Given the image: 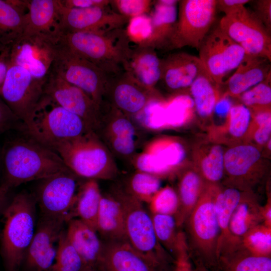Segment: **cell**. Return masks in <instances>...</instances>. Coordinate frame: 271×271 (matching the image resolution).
<instances>
[{
	"mask_svg": "<svg viewBox=\"0 0 271 271\" xmlns=\"http://www.w3.org/2000/svg\"><path fill=\"white\" fill-rule=\"evenodd\" d=\"M22 132V136L8 141L1 149L3 180L0 186L8 191L69 170L55 152Z\"/></svg>",
	"mask_w": 271,
	"mask_h": 271,
	"instance_id": "1",
	"label": "cell"
},
{
	"mask_svg": "<svg viewBox=\"0 0 271 271\" xmlns=\"http://www.w3.org/2000/svg\"><path fill=\"white\" fill-rule=\"evenodd\" d=\"M36 199L22 192L4 207L0 226V253L5 271H20L36 230Z\"/></svg>",
	"mask_w": 271,
	"mask_h": 271,
	"instance_id": "2",
	"label": "cell"
},
{
	"mask_svg": "<svg viewBox=\"0 0 271 271\" xmlns=\"http://www.w3.org/2000/svg\"><path fill=\"white\" fill-rule=\"evenodd\" d=\"M51 40L91 62L109 76L123 72L132 50L126 30L122 28L105 33H58Z\"/></svg>",
	"mask_w": 271,
	"mask_h": 271,
	"instance_id": "3",
	"label": "cell"
},
{
	"mask_svg": "<svg viewBox=\"0 0 271 271\" xmlns=\"http://www.w3.org/2000/svg\"><path fill=\"white\" fill-rule=\"evenodd\" d=\"M218 188L206 185L182 226L191 260L211 271L216 270L219 257L220 231L215 208Z\"/></svg>",
	"mask_w": 271,
	"mask_h": 271,
	"instance_id": "4",
	"label": "cell"
},
{
	"mask_svg": "<svg viewBox=\"0 0 271 271\" xmlns=\"http://www.w3.org/2000/svg\"><path fill=\"white\" fill-rule=\"evenodd\" d=\"M51 150L81 178L112 180L119 174L115 159L93 130L62 141Z\"/></svg>",
	"mask_w": 271,
	"mask_h": 271,
	"instance_id": "5",
	"label": "cell"
},
{
	"mask_svg": "<svg viewBox=\"0 0 271 271\" xmlns=\"http://www.w3.org/2000/svg\"><path fill=\"white\" fill-rule=\"evenodd\" d=\"M110 193L121 206L126 239L131 246L154 269L174 265L175 260L159 242L151 213L143 203L119 184L113 185Z\"/></svg>",
	"mask_w": 271,
	"mask_h": 271,
	"instance_id": "6",
	"label": "cell"
},
{
	"mask_svg": "<svg viewBox=\"0 0 271 271\" xmlns=\"http://www.w3.org/2000/svg\"><path fill=\"white\" fill-rule=\"evenodd\" d=\"M23 131L51 149L56 144L92 130L80 117L43 94L22 122Z\"/></svg>",
	"mask_w": 271,
	"mask_h": 271,
	"instance_id": "7",
	"label": "cell"
},
{
	"mask_svg": "<svg viewBox=\"0 0 271 271\" xmlns=\"http://www.w3.org/2000/svg\"><path fill=\"white\" fill-rule=\"evenodd\" d=\"M94 131L114 158L129 165L146 143L143 130L133 118L104 102Z\"/></svg>",
	"mask_w": 271,
	"mask_h": 271,
	"instance_id": "8",
	"label": "cell"
},
{
	"mask_svg": "<svg viewBox=\"0 0 271 271\" xmlns=\"http://www.w3.org/2000/svg\"><path fill=\"white\" fill-rule=\"evenodd\" d=\"M53 43L55 57L50 70L80 88L101 107L110 76L68 48Z\"/></svg>",
	"mask_w": 271,
	"mask_h": 271,
	"instance_id": "9",
	"label": "cell"
},
{
	"mask_svg": "<svg viewBox=\"0 0 271 271\" xmlns=\"http://www.w3.org/2000/svg\"><path fill=\"white\" fill-rule=\"evenodd\" d=\"M178 4L177 22L167 50L188 46L198 50L214 22L216 0H181Z\"/></svg>",
	"mask_w": 271,
	"mask_h": 271,
	"instance_id": "10",
	"label": "cell"
},
{
	"mask_svg": "<svg viewBox=\"0 0 271 271\" xmlns=\"http://www.w3.org/2000/svg\"><path fill=\"white\" fill-rule=\"evenodd\" d=\"M218 25L247 55L271 62V35L252 10L245 6L224 15Z\"/></svg>",
	"mask_w": 271,
	"mask_h": 271,
	"instance_id": "11",
	"label": "cell"
},
{
	"mask_svg": "<svg viewBox=\"0 0 271 271\" xmlns=\"http://www.w3.org/2000/svg\"><path fill=\"white\" fill-rule=\"evenodd\" d=\"M199 58L207 72L219 86L235 70L246 54L218 25L211 29L199 49Z\"/></svg>",
	"mask_w": 271,
	"mask_h": 271,
	"instance_id": "12",
	"label": "cell"
},
{
	"mask_svg": "<svg viewBox=\"0 0 271 271\" xmlns=\"http://www.w3.org/2000/svg\"><path fill=\"white\" fill-rule=\"evenodd\" d=\"M70 170L41 180L36 201L42 216L68 221L82 183Z\"/></svg>",
	"mask_w": 271,
	"mask_h": 271,
	"instance_id": "13",
	"label": "cell"
},
{
	"mask_svg": "<svg viewBox=\"0 0 271 271\" xmlns=\"http://www.w3.org/2000/svg\"><path fill=\"white\" fill-rule=\"evenodd\" d=\"M104 102L133 118L152 103L162 102V98L156 89L146 87L129 72L123 71L109 77Z\"/></svg>",
	"mask_w": 271,
	"mask_h": 271,
	"instance_id": "14",
	"label": "cell"
},
{
	"mask_svg": "<svg viewBox=\"0 0 271 271\" xmlns=\"http://www.w3.org/2000/svg\"><path fill=\"white\" fill-rule=\"evenodd\" d=\"M45 77L38 79L23 67L9 62L0 97L23 122L43 94Z\"/></svg>",
	"mask_w": 271,
	"mask_h": 271,
	"instance_id": "15",
	"label": "cell"
},
{
	"mask_svg": "<svg viewBox=\"0 0 271 271\" xmlns=\"http://www.w3.org/2000/svg\"><path fill=\"white\" fill-rule=\"evenodd\" d=\"M129 21L127 17L110 10L108 6L67 8L61 5L58 33H105L122 28Z\"/></svg>",
	"mask_w": 271,
	"mask_h": 271,
	"instance_id": "16",
	"label": "cell"
},
{
	"mask_svg": "<svg viewBox=\"0 0 271 271\" xmlns=\"http://www.w3.org/2000/svg\"><path fill=\"white\" fill-rule=\"evenodd\" d=\"M43 94L82 119L95 131L101 116V107L80 88L49 70L45 77Z\"/></svg>",
	"mask_w": 271,
	"mask_h": 271,
	"instance_id": "17",
	"label": "cell"
},
{
	"mask_svg": "<svg viewBox=\"0 0 271 271\" xmlns=\"http://www.w3.org/2000/svg\"><path fill=\"white\" fill-rule=\"evenodd\" d=\"M65 222L63 218L41 215L20 270L46 271L52 265Z\"/></svg>",
	"mask_w": 271,
	"mask_h": 271,
	"instance_id": "18",
	"label": "cell"
},
{
	"mask_svg": "<svg viewBox=\"0 0 271 271\" xmlns=\"http://www.w3.org/2000/svg\"><path fill=\"white\" fill-rule=\"evenodd\" d=\"M55 57L54 46L47 36L23 35L9 52V62L27 70L34 77L47 75Z\"/></svg>",
	"mask_w": 271,
	"mask_h": 271,
	"instance_id": "19",
	"label": "cell"
},
{
	"mask_svg": "<svg viewBox=\"0 0 271 271\" xmlns=\"http://www.w3.org/2000/svg\"><path fill=\"white\" fill-rule=\"evenodd\" d=\"M161 60L160 81L172 93L189 91L194 80L206 71L198 57L184 52L171 54Z\"/></svg>",
	"mask_w": 271,
	"mask_h": 271,
	"instance_id": "20",
	"label": "cell"
},
{
	"mask_svg": "<svg viewBox=\"0 0 271 271\" xmlns=\"http://www.w3.org/2000/svg\"><path fill=\"white\" fill-rule=\"evenodd\" d=\"M259 150L251 145H240L228 150L224 154V165L228 176L226 186L242 191H252L253 186L261 177L253 170L260 157Z\"/></svg>",
	"mask_w": 271,
	"mask_h": 271,
	"instance_id": "21",
	"label": "cell"
},
{
	"mask_svg": "<svg viewBox=\"0 0 271 271\" xmlns=\"http://www.w3.org/2000/svg\"><path fill=\"white\" fill-rule=\"evenodd\" d=\"M68 222L67 238L84 264L103 268L104 242L100 239L97 231L79 219H72Z\"/></svg>",
	"mask_w": 271,
	"mask_h": 271,
	"instance_id": "22",
	"label": "cell"
},
{
	"mask_svg": "<svg viewBox=\"0 0 271 271\" xmlns=\"http://www.w3.org/2000/svg\"><path fill=\"white\" fill-rule=\"evenodd\" d=\"M60 7L59 0L28 1L23 35L55 36L58 32Z\"/></svg>",
	"mask_w": 271,
	"mask_h": 271,
	"instance_id": "23",
	"label": "cell"
},
{
	"mask_svg": "<svg viewBox=\"0 0 271 271\" xmlns=\"http://www.w3.org/2000/svg\"><path fill=\"white\" fill-rule=\"evenodd\" d=\"M179 1L160 0L155 2L150 17L151 32L140 46L167 50L177 20Z\"/></svg>",
	"mask_w": 271,
	"mask_h": 271,
	"instance_id": "24",
	"label": "cell"
},
{
	"mask_svg": "<svg viewBox=\"0 0 271 271\" xmlns=\"http://www.w3.org/2000/svg\"><path fill=\"white\" fill-rule=\"evenodd\" d=\"M270 73V62L267 59L246 54L225 82L227 90L223 96L238 97L263 81Z\"/></svg>",
	"mask_w": 271,
	"mask_h": 271,
	"instance_id": "25",
	"label": "cell"
},
{
	"mask_svg": "<svg viewBox=\"0 0 271 271\" xmlns=\"http://www.w3.org/2000/svg\"><path fill=\"white\" fill-rule=\"evenodd\" d=\"M102 266L106 271H154L127 240L104 242Z\"/></svg>",
	"mask_w": 271,
	"mask_h": 271,
	"instance_id": "26",
	"label": "cell"
},
{
	"mask_svg": "<svg viewBox=\"0 0 271 271\" xmlns=\"http://www.w3.org/2000/svg\"><path fill=\"white\" fill-rule=\"evenodd\" d=\"M263 223L262 206L252 191H245L231 215L229 230L235 244L255 227Z\"/></svg>",
	"mask_w": 271,
	"mask_h": 271,
	"instance_id": "27",
	"label": "cell"
},
{
	"mask_svg": "<svg viewBox=\"0 0 271 271\" xmlns=\"http://www.w3.org/2000/svg\"><path fill=\"white\" fill-rule=\"evenodd\" d=\"M162 60L155 49L140 46L132 49L124 67L139 82L150 89H156V85L161 77Z\"/></svg>",
	"mask_w": 271,
	"mask_h": 271,
	"instance_id": "28",
	"label": "cell"
},
{
	"mask_svg": "<svg viewBox=\"0 0 271 271\" xmlns=\"http://www.w3.org/2000/svg\"><path fill=\"white\" fill-rule=\"evenodd\" d=\"M151 215L159 242L175 262L189 257L183 228L177 226L174 216Z\"/></svg>",
	"mask_w": 271,
	"mask_h": 271,
	"instance_id": "29",
	"label": "cell"
},
{
	"mask_svg": "<svg viewBox=\"0 0 271 271\" xmlns=\"http://www.w3.org/2000/svg\"><path fill=\"white\" fill-rule=\"evenodd\" d=\"M96 229L105 241L126 240L121 206L110 193H102Z\"/></svg>",
	"mask_w": 271,
	"mask_h": 271,
	"instance_id": "30",
	"label": "cell"
},
{
	"mask_svg": "<svg viewBox=\"0 0 271 271\" xmlns=\"http://www.w3.org/2000/svg\"><path fill=\"white\" fill-rule=\"evenodd\" d=\"M244 192L232 187L226 186L221 188L219 186L215 200V208L220 231L219 255L221 252L237 245L232 241L229 224L232 212Z\"/></svg>",
	"mask_w": 271,
	"mask_h": 271,
	"instance_id": "31",
	"label": "cell"
},
{
	"mask_svg": "<svg viewBox=\"0 0 271 271\" xmlns=\"http://www.w3.org/2000/svg\"><path fill=\"white\" fill-rule=\"evenodd\" d=\"M216 271H271V256L254 254L240 242L220 253Z\"/></svg>",
	"mask_w": 271,
	"mask_h": 271,
	"instance_id": "32",
	"label": "cell"
},
{
	"mask_svg": "<svg viewBox=\"0 0 271 271\" xmlns=\"http://www.w3.org/2000/svg\"><path fill=\"white\" fill-rule=\"evenodd\" d=\"M206 185L197 171L188 170L179 174L176 190L179 205L174 216L178 227H182L199 200Z\"/></svg>",
	"mask_w": 271,
	"mask_h": 271,
	"instance_id": "33",
	"label": "cell"
},
{
	"mask_svg": "<svg viewBox=\"0 0 271 271\" xmlns=\"http://www.w3.org/2000/svg\"><path fill=\"white\" fill-rule=\"evenodd\" d=\"M26 13L8 0H0V49L10 52L22 37Z\"/></svg>",
	"mask_w": 271,
	"mask_h": 271,
	"instance_id": "34",
	"label": "cell"
},
{
	"mask_svg": "<svg viewBox=\"0 0 271 271\" xmlns=\"http://www.w3.org/2000/svg\"><path fill=\"white\" fill-rule=\"evenodd\" d=\"M101 196L97 180H87L84 182L79 189L68 221L77 216L78 219L96 230V219Z\"/></svg>",
	"mask_w": 271,
	"mask_h": 271,
	"instance_id": "35",
	"label": "cell"
},
{
	"mask_svg": "<svg viewBox=\"0 0 271 271\" xmlns=\"http://www.w3.org/2000/svg\"><path fill=\"white\" fill-rule=\"evenodd\" d=\"M218 85L207 71L201 73L192 84L189 91L198 114L202 117L210 116L220 100Z\"/></svg>",
	"mask_w": 271,
	"mask_h": 271,
	"instance_id": "36",
	"label": "cell"
},
{
	"mask_svg": "<svg viewBox=\"0 0 271 271\" xmlns=\"http://www.w3.org/2000/svg\"><path fill=\"white\" fill-rule=\"evenodd\" d=\"M142 151L154 155L174 171L181 165L186 155L183 146L172 139L159 138L148 141L144 145Z\"/></svg>",
	"mask_w": 271,
	"mask_h": 271,
	"instance_id": "37",
	"label": "cell"
},
{
	"mask_svg": "<svg viewBox=\"0 0 271 271\" xmlns=\"http://www.w3.org/2000/svg\"><path fill=\"white\" fill-rule=\"evenodd\" d=\"M121 185L133 197L142 203L149 204L161 188V179L147 173L134 170Z\"/></svg>",
	"mask_w": 271,
	"mask_h": 271,
	"instance_id": "38",
	"label": "cell"
},
{
	"mask_svg": "<svg viewBox=\"0 0 271 271\" xmlns=\"http://www.w3.org/2000/svg\"><path fill=\"white\" fill-rule=\"evenodd\" d=\"M84 265L63 230L58 240L54 262L46 271H81Z\"/></svg>",
	"mask_w": 271,
	"mask_h": 271,
	"instance_id": "39",
	"label": "cell"
},
{
	"mask_svg": "<svg viewBox=\"0 0 271 271\" xmlns=\"http://www.w3.org/2000/svg\"><path fill=\"white\" fill-rule=\"evenodd\" d=\"M224 154L222 147L215 145L203 158L199 174L206 185H218V183L222 179L224 172Z\"/></svg>",
	"mask_w": 271,
	"mask_h": 271,
	"instance_id": "40",
	"label": "cell"
},
{
	"mask_svg": "<svg viewBox=\"0 0 271 271\" xmlns=\"http://www.w3.org/2000/svg\"><path fill=\"white\" fill-rule=\"evenodd\" d=\"M241 242L254 254L271 256V227L263 223L258 225L247 232Z\"/></svg>",
	"mask_w": 271,
	"mask_h": 271,
	"instance_id": "41",
	"label": "cell"
},
{
	"mask_svg": "<svg viewBox=\"0 0 271 271\" xmlns=\"http://www.w3.org/2000/svg\"><path fill=\"white\" fill-rule=\"evenodd\" d=\"M271 73L263 81L245 91L238 97L242 104L253 108L270 107Z\"/></svg>",
	"mask_w": 271,
	"mask_h": 271,
	"instance_id": "42",
	"label": "cell"
},
{
	"mask_svg": "<svg viewBox=\"0 0 271 271\" xmlns=\"http://www.w3.org/2000/svg\"><path fill=\"white\" fill-rule=\"evenodd\" d=\"M149 204L151 214L174 216L179 205L176 190L169 185L161 188L154 195Z\"/></svg>",
	"mask_w": 271,
	"mask_h": 271,
	"instance_id": "43",
	"label": "cell"
},
{
	"mask_svg": "<svg viewBox=\"0 0 271 271\" xmlns=\"http://www.w3.org/2000/svg\"><path fill=\"white\" fill-rule=\"evenodd\" d=\"M129 165L138 170L147 173L160 178L172 174L173 170L165 165L156 157L141 151L131 161Z\"/></svg>",
	"mask_w": 271,
	"mask_h": 271,
	"instance_id": "44",
	"label": "cell"
},
{
	"mask_svg": "<svg viewBox=\"0 0 271 271\" xmlns=\"http://www.w3.org/2000/svg\"><path fill=\"white\" fill-rule=\"evenodd\" d=\"M194 106V102L190 96L180 94L177 96L165 113L166 125L178 127L183 125L189 115V111Z\"/></svg>",
	"mask_w": 271,
	"mask_h": 271,
	"instance_id": "45",
	"label": "cell"
},
{
	"mask_svg": "<svg viewBox=\"0 0 271 271\" xmlns=\"http://www.w3.org/2000/svg\"><path fill=\"white\" fill-rule=\"evenodd\" d=\"M230 133L235 138L242 136L246 131L251 118V111L242 104L233 106L229 112Z\"/></svg>",
	"mask_w": 271,
	"mask_h": 271,
	"instance_id": "46",
	"label": "cell"
},
{
	"mask_svg": "<svg viewBox=\"0 0 271 271\" xmlns=\"http://www.w3.org/2000/svg\"><path fill=\"white\" fill-rule=\"evenodd\" d=\"M152 3L150 0L111 1V4L117 10V13L129 20L146 15L150 11Z\"/></svg>",
	"mask_w": 271,
	"mask_h": 271,
	"instance_id": "47",
	"label": "cell"
},
{
	"mask_svg": "<svg viewBox=\"0 0 271 271\" xmlns=\"http://www.w3.org/2000/svg\"><path fill=\"white\" fill-rule=\"evenodd\" d=\"M130 23L126 32L130 41H133L138 45L143 43L151 32L150 17L144 15L129 20Z\"/></svg>",
	"mask_w": 271,
	"mask_h": 271,
	"instance_id": "48",
	"label": "cell"
},
{
	"mask_svg": "<svg viewBox=\"0 0 271 271\" xmlns=\"http://www.w3.org/2000/svg\"><path fill=\"white\" fill-rule=\"evenodd\" d=\"M22 121L0 97V134L12 129L20 130Z\"/></svg>",
	"mask_w": 271,
	"mask_h": 271,
	"instance_id": "49",
	"label": "cell"
},
{
	"mask_svg": "<svg viewBox=\"0 0 271 271\" xmlns=\"http://www.w3.org/2000/svg\"><path fill=\"white\" fill-rule=\"evenodd\" d=\"M253 4L252 10L258 19L263 24L267 31L271 32V1H251Z\"/></svg>",
	"mask_w": 271,
	"mask_h": 271,
	"instance_id": "50",
	"label": "cell"
},
{
	"mask_svg": "<svg viewBox=\"0 0 271 271\" xmlns=\"http://www.w3.org/2000/svg\"><path fill=\"white\" fill-rule=\"evenodd\" d=\"M61 5L67 8H86L106 7L110 4L109 0H59Z\"/></svg>",
	"mask_w": 271,
	"mask_h": 271,
	"instance_id": "51",
	"label": "cell"
},
{
	"mask_svg": "<svg viewBox=\"0 0 271 271\" xmlns=\"http://www.w3.org/2000/svg\"><path fill=\"white\" fill-rule=\"evenodd\" d=\"M249 0H216L217 11L228 15L235 10L245 6L250 2Z\"/></svg>",
	"mask_w": 271,
	"mask_h": 271,
	"instance_id": "52",
	"label": "cell"
},
{
	"mask_svg": "<svg viewBox=\"0 0 271 271\" xmlns=\"http://www.w3.org/2000/svg\"><path fill=\"white\" fill-rule=\"evenodd\" d=\"M254 133V140L259 144L266 143L268 140L271 132V120L260 124Z\"/></svg>",
	"mask_w": 271,
	"mask_h": 271,
	"instance_id": "53",
	"label": "cell"
},
{
	"mask_svg": "<svg viewBox=\"0 0 271 271\" xmlns=\"http://www.w3.org/2000/svg\"><path fill=\"white\" fill-rule=\"evenodd\" d=\"M231 107V102L228 97L222 96L216 103L214 111L217 115L225 117L228 115Z\"/></svg>",
	"mask_w": 271,
	"mask_h": 271,
	"instance_id": "54",
	"label": "cell"
},
{
	"mask_svg": "<svg viewBox=\"0 0 271 271\" xmlns=\"http://www.w3.org/2000/svg\"><path fill=\"white\" fill-rule=\"evenodd\" d=\"M173 271H196L190 258H187L175 262Z\"/></svg>",
	"mask_w": 271,
	"mask_h": 271,
	"instance_id": "55",
	"label": "cell"
},
{
	"mask_svg": "<svg viewBox=\"0 0 271 271\" xmlns=\"http://www.w3.org/2000/svg\"><path fill=\"white\" fill-rule=\"evenodd\" d=\"M0 57V93L6 79L9 67V57L8 59Z\"/></svg>",
	"mask_w": 271,
	"mask_h": 271,
	"instance_id": "56",
	"label": "cell"
},
{
	"mask_svg": "<svg viewBox=\"0 0 271 271\" xmlns=\"http://www.w3.org/2000/svg\"><path fill=\"white\" fill-rule=\"evenodd\" d=\"M9 191L0 186V213L6 205L8 194Z\"/></svg>",
	"mask_w": 271,
	"mask_h": 271,
	"instance_id": "57",
	"label": "cell"
},
{
	"mask_svg": "<svg viewBox=\"0 0 271 271\" xmlns=\"http://www.w3.org/2000/svg\"><path fill=\"white\" fill-rule=\"evenodd\" d=\"M192 263L196 271H211L199 262L192 261Z\"/></svg>",
	"mask_w": 271,
	"mask_h": 271,
	"instance_id": "58",
	"label": "cell"
},
{
	"mask_svg": "<svg viewBox=\"0 0 271 271\" xmlns=\"http://www.w3.org/2000/svg\"><path fill=\"white\" fill-rule=\"evenodd\" d=\"M81 271H106L104 269L84 265Z\"/></svg>",
	"mask_w": 271,
	"mask_h": 271,
	"instance_id": "59",
	"label": "cell"
},
{
	"mask_svg": "<svg viewBox=\"0 0 271 271\" xmlns=\"http://www.w3.org/2000/svg\"><path fill=\"white\" fill-rule=\"evenodd\" d=\"M174 268L171 269L170 267H161L155 269L154 271H173Z\"/></svg>",
	"mask_w": 271,
	"mask_h": 271,
	"instance_id": "60",
	"label": "cell"
},
{
	"mask_svg": "<svg viewBox=\"0 0 271 271\" xmlns=\"http://www.w3.org/2000/svg\"><path fill=\"white\" fill-rule=\"evenodd\" d=\"M270 139H269V140H268V145H267V146H268V148L270 150V145H271V143H270Z\"/></svg>",
	"mask_w": 271,
	"mask_h": 271,
	"instance_id": "61",
	"label": "cell"
},
{
	"mask_svg": "<svg viewBox=\"0 0 271 271\" xmlns=\"http://www.w3.org/2000/svg\"><path fill=\"white\" fill-rule=\"evenodd\" d=\"M1 149H0V166H1Z\"/></svg>",
	"mask_w": 271,
	"mask_h": 271,
	"instance_id": "62",
	"label": "cell"
}]
</instances>
